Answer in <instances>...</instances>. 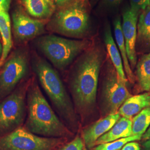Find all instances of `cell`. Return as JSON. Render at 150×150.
Masks as SVG:
<instances>
[{
  "label": "cell",
  "mask_w": 150,
  "mask_h": 150,
  "mask_svg": "<svg viewBox=\"0 0 150 150\" xmlns=\"http://www.w3.org/2000/svg\"><path fill=\"white\" fill-rule=\"evenodd\" d=\"M130 8L135 11H144L150 6V0H129Z\"/></svg>",
  "instance_id": "25"
},
{
  "label": "cell",
  "mask_w": 150,
  "mask_h": 150,
  "mask_svg": "<svg viewBox=\"0 0 150 150\" xmlns=\"http://www.w3.org/2000/svg\"><path fill=\"white\" fill-rule=\"evenodd\" d=\"M113 25H114L115 37L116 39V43L117 45V47L119 50V51L122 56L125 72L129 82L131 83H134L135 81V77L133 74L132 70L131 69L130 64L129 63L126 49L125 39H124L123 33H122V24H121L120 18L118 17L117 18H116L114 21Z\"/></svg>",
  "instance_id": "17"
},
{
  "label": "cell",
  "mask_w": 150,
  "mask_h": 150,
  "mask_svg": "<svg viewBox=\"0 0 150 150\" xmlns=\"http://www.w3.org/2000/svg\"><path fill=\"white\" fill-rule=\"evenodd\" d=\"M102 56L97 49L84 54L75 70L70 87L75 106L82 113L90 112L95 106Z\"/></svg>",
  "instance_id": "2"
},
{
  "label": "cell",
  "mask_w": 150,
  "mask_h": 150,
  "mask_svg": "<svg viewBox=\"0 0 150 150\" xmlns=\"http://www.w3.org/2000/svg\"><path fill=\"white\" fill-rule=\"evenodd\" d=\"M61 142V138L40 136L20 126L0 137V150H54Z\"/></svg>",
  "instance_id": "7"
},
{
  "label": "cell",
  "mask_w": 150,
  "mask_h": 150,
  "mask_svg": "<svg viewBox=\"0 0 150 150\" xmlns=\"http://www.w3.org/2000/svg\"><path fill=\"white\" fill-rule=\"evenodd\" d=\"M26 101L27 117L24 127L29 131L40 136L52 138L72 135L54 112L35 80L28 84Z\"/></svg>",
  "instance_id": "1"
},
{
  "label": "cell",
  "mask_w": 150,
  "mask_h": 150,
  "mask_svg": "<svg viewBox=\"0 0 150 150\" xmlns=\"http://www.w3.org/2000/svg\"><path fill=\"white\" fill-rule=\"evenodd\" d=\"M12 22L15 36L20 41L31 39L44 31L42 22L30 17L21 11L13 12Z\"/></svg>",
  "instance_id": "11"
},
{
  "label": "cell",
  "mask_w": 150,
  "mask_h": 150,
  "mask_svg": "<svg viewBox=\"0 0 150 150\" xmlns=\"http://www.w3.org/2000/svg\"><path fill=\"white\" fill-rule=\"evenodd\" d=\"M51 26L66 36H80L88 28V15L85 6L76 2L58 11L51 21Z\"/></svg>",
  "instance_id": "6"
},
{
  "label": "cell",
  "mask_w": 150,
  "mask_h": 150,
  "mask_svg": "<svg viewBox=\"0 0 150 150\" xmlns=\"http://www.w3.org/2000/svg\"><path fill=\"white\" fill-rule=\"evenodd\" d=\"M53 1L57 5L62 6L67 4L71 0H53Z\"/></svg>",
  "instance_id": "30"
},
{
  "label": "cell",
  "mask_w": 150,
  "mask_h": 150,
  "mask_svg": "<svg viewBox=\"0 0 150 150\" xmlns=\"http://www.w3.org/2000/svg\"><path fill=\"white\" fill-rule=\"evenodd\" d=\"M28 70L27 56L22 52H16L5 62L0 70V101L15 90Z\"/></svg>",
  "instance_id": "9"
},
{
  "label": "cell",
  "mask_w": 150,
  "mask_h": 150,
  "mask_svg": "<svg viewBox=\"0 0 150 150\" xmlns=\"http://www.w3.org/2000/svg\"><path fill=\"white\" fill-rule=\"evenodd\" d=\"M123 0H101L100 7L104 10H112L117 8Z\"/></svg>",
  "instance_id": "24"
},
{
  "label": "cell",
  "mask_w": 150,
  "mask_h": 150,
  "mask_svg": "<svg viewBox=\"0 0 150 150\" xmlns=\"http://www.w3.org/2000/svg\"><path fill=\"white\" fill-rule=\"evenodd\" d=\"M120 117L118 113L108 115L83 129L82 136L86 147L91 149L95 146L97 140L111 129Z\"/></svg>",
  "instance_id": "12"
},
{
  "label": "cell",
  "mask_w": 150,
  "mask_h": 150,
  "mask_svg": "<svg viewBox=\"0 0 150 150\" xmlns=\"http://www.w3.org/2000/svg\"><path fill=\"white\" fill-rule=\"evenodd\" d=\"M33 70L39 82L60 115L70 124L76 122L72 103L57 71L43 59H38Z\"/></svg>",
  "instance_id": "3"
},
{
  "label": "cell",
  "mask_w": 150,
  "mask_h": 150,
  "mask_svg": "<svg viewBox=\"0 0 150 150\" xmlns=\"http://www.w3.org/2000/svg\"><path fill=\"white\" fill-rule=\"evenodd\" d=\"M2 46L0 42V59H1V57L2 56Z\"/></svg>",
  "instance_id": "31"
},
{
  "label": "cell",
  "mask_w": 150,
  "mask_h": 150,
  "mask_svg": "<svg viewBox=\"0 0 150 150\" xmlns=\"http://www.w3.org/2000/svg\"><path fill=\"white\" fill-rule=\"evenodd\" d=\"M84 144L82 139L79 137H76L59 150H83Z\"/></svg>",
  "instance_id": "23"
},
{
  "label": "cell",
  "mask_w": 150,
  "mask_h": 150,
  "mask_svg": "<svg viewBox=\"0 0 150 150\" xmlns=\"http://www.w3.org/2000/svg\"><path fill=\"white\" fill-rule=\"evenodd\" d=\"M150 106V92L132 96L118 110V113L123 117L132 119L142 110Z\"/></svg>",
  "instance_id": "13"
},
{
  "label": "cell",
  "mask_w": 150,
  "mask_h": 150,
  "mask_svg": "<svg viewBox=\"0 0 150 150\" xmlns=\"http://www.w3.org/2000/svg\"><path fill=\"white\" fill-rule=\"evenodd\" d=\"M142 139L144 141H146V140L150 139V126L149 127V128L147 129V130L146 131L145 134L142 135Z\"/></svg>",
  "instance_id": "28"
},
{
  "label": "cell",
  "mask_w": 150,
  "mask_h": 150,
  "mask_svg": "<svg viewBox=\"0 0 150 150\" xmlns=\"http://www.w3.org/2000/svg\"><path fill=\"white\" fill-rule=\"evenodd\" d=\"M140 146L137 142L132 141L127 143L121 150H140Z\"/></svg>",
  "instance_id": "27"
},
{
  "label": "cell",
  "mask_w": 150,
  "mask_h": 150,
  "mask_svg": "<svg viewBox=\"0 0 150 150\" xmlns=\"http://www.w3.org/2000/svg\"><path fill=\"white\" fill-rule=\"evenodd\" d=\"M38 45L55 67L62 70L88 47V42L48 35L40 38Z\"/></svg>",
  "instance_id": "4"
},
{
  "label": "cell",
  "mask_w": 150,
  "mask_h": 150,
  "mask_svg": "<svg viewBox=\"0 0 150 150\" xmlns=\"http://www.w3.org/2000/svg\"><path fill=\"white\" fill-rule=\"evenodd\" d=\"M23 5L31 16L46 18L51 16L55 10L52 0H22Z\"/></svg>",
  "instance_id": "15"
},
{
  "label": "cell",
  "mask_w": 150,
  "mask_h": 150,
  "mask_svg": "<svg viewBox=\"0 0 150 150\" xmlns=\"http://www.w3.org/2000/svg\"><path fill=\"white\" fill-rule=\"evenodd\" d=\"M0 35L2 40V54L0 61H5L12 47L11 19L8 12L0 13Z\"/></svg>",
  "instance_id": "18"
},
{
  "label": "cell",
  "mask_w": 150,
  "mask_h": 150,
  "mask_svg": "<svg viewBox=\"0 0 150 150\" xmlns=\"http://www.w3.org/2000/svg\"><path fill=\"white\" fill-rule=\"evenodd\" d=\"M5 64V61H0V70L1 69V68L2 67L3 65Z\"/></svg>",
  "instance_id": "32"
},
{
  "label": "cell",
  "mask_w": 150,
  "mask_h": 150,
  "mask_svg": "<svg viewBox=\"0 0 150 150\" xmlns=\"http://www.w3.org/2000/svg\"><path fill=\"white\" fill-rule=\"evenodd\" d=\"M105 42L108 55L112 62L113 67L120 77L123 80L127 81L125 74L122 59L112 36L111 28L107 27L105 33Z\"/></svg>",
  "instance_id": "16"
},
{
  "label": "cell",
  "mask_w": 150,
  "mask_h": 150,
  "mask_svg": "<svg viewBox=\"0 0 150 150\" xmlns=\"http://www.w3.org/2000/svg\"><path fill=\"white\" fill-rule=\"evenodd\" d=\"M132 122V136L144 134L150 126V106L136 115Z\"/></svg>",
  "instance_id": "21"
},
{
  "label": "cell",
  "mask_w": 150,
  "mask_h": 150,
  "mask_svg": "<svg viewBox=\"0 0 150 150\" xmlns=\"http://www.w3.org/2000/svg\"><path fill=\"white\" fill-rule=\"evenodd\" d=\"M28 86L26 83L19 87L0 102V137L21 126L26 114Z\"/></svg>",
  "instance_id": "5"
},
{
  "label": "cell",
  "mask_w": 150,
  "mask_h": 150,
  "mask_svg": "<svg viewBox=\"0 0 150 150\" xmlns=\"http://www.w3.org/2000/svg\"><path fill=\"white\" fill-rule=\"evenodd\" d=\"M83 150H88L87 149H86V148H83Z\"/></svg>",
  "instance_id": "33"
},
{
  "label": "cell",
  "mask_w": 150,
  "mask_h": 150,
  "mask_svg": "<svg viewBox=\"0 0 150 150\" xmlns=\"http://www.w3.org/2000/svg\"><path fill=\"white\" fill-rule=\"evenodd\" d=\"M11 2V0H0V13L8 11Z\"/></svg>",
  "instance_id": "26"
},
{
  "label": "cell",
  "mask_w": 150,
  "mask_h": 150,
  "mask_svg": "<svg viewBox=\"0 0 150 150\" xmlns=\"http://www.w3.org/2000/svg\"><path fill=\"white\" fill-rule=\"evenodd\" d=\"M132 119L120 117L111 129L97 140L95 145L112 142L132 136Z\"/></svg>",
  "instance_id": "14"
},
{
  "label": "cell",
  "mask_w": 150,
  "mask_h": 150,
  "mask_svg": "<svg viewBox=\"0 0 150 150\" xmlns=\"http://www.w3.org/2000/svg\"><path fill=\"white\" fill-rule=\"evenodd\" d=\"M136 75L140 89L150 91V53L144 55L136 67Z\"/></svg>",
  "instance_id": "19"
},
{
  "label": "cell",
  "mask_w": 150,
  "mask_h": 150,
  "mask_svg": "<svg viewBox=\"0 0 150 150\" xmlns=\"http://www.w3.org/2000/svg\"><path fill=\"white\" fill-rule=\"evenodd\" d=\"M123 80L114 67H110L105 76L101 90V107L105 115L116 114L129 98L132 96Z\"/></svg>",
  "instance_id": "8"
},
{
  "label": "cell",
  "mask_w": 150,
  "mask_h": 150,
  "mask_svg": "<svg viewBox=\"0 0 150 150\" xmlns=\"http://www.w3.org/2000/svg\"><path fill=\"white\" fill-rule=\"evenodd\" d=\"M142 136H131L126 138L120 139L112 142L97 145L93 150H119L127 143L141 139Z\"/></svg>",
  "instance_id": "22"
},
{
  "label": "cell",
  "mask_w": 150,
  "mask_h": 150,
  "mask_svg": "<svg viewBox=\"0 0 150 150\" xmlns=\"http://www.w3.org/2000/svg\"><path fill=\"white\" fill-rule=\"evenodd\" d=\"M143 150H150V139L146 141H145V142L143 143Z\"/></svg>",
  "instance_id": "29"
},
{
  "label": "cell",
  "mask_w": 150,
  "mask_h": 150,
  "mask_svg": "<svg viewBox=\"0 0 150 150\" xmlns=\"http://www.w3.org/2000/svg\"><path fill=\"white\" fill-rule=\"evenodd\" d=\"M138 42L150 46V6L142 12L137 23Z\"/></svg>",
  "instance_id": "20"
},
{
  "label": "cell",
  "mask_w": 150,
  "mask_h": 150,
  "mask_svg": "<svg viewBox=\"0 0 150 150\" xmlns=\"http://www.w3.org/2000/svg\"><path fill=\"white\" fill-rule=\"evenodd\" d=\"M139 12L129 8L124 12L122 16V30L131 69H134L137 64L136 45L137 37V22Z\"/></svg>",
  "instance_id": "10"
}]
</instances>
